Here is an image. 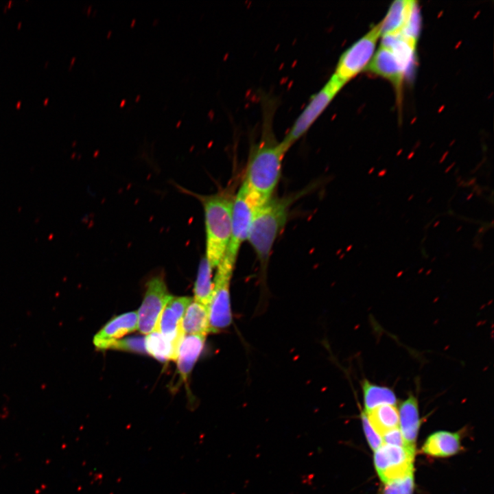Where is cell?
<instances>
[{
	"label": "cell",
	"instance_id": "9c48e42d",
	"mask_svg": "<svg viewBox=\"0 0 494 494\" xmlns=\"http://www.w3.org/2000/svg\"><path fill=\"white\" fill-rule=\"evenodd\" d=\"M255 211L241 185L233 200L231 237L224 255L235 262L242 244L248 240Z\"/></svg>",
	"mask_w": 494,
	"mask_h": 494
},
{
	"label": "cell",
	"instance_id": "5bb4252c",
	"mask_svg": "<svg viewBox=\"0 0 494 494\" xmlns=\"http://www.w3.org/2000/svg\"><path fill=\"white\" fill-rule=\"evenodd\" d=\"M400 431L408 447L415 449V445L421 425L418 401L410 395L399 407Z\"/></svg>",
	"mask_w": 494,
	"mask_h": 494
},
{
	"label": "cell",
	"instance_id": "4fadbf2b",
	"mask_svg": "<svg viewBox=\"0 0 494 494\" xmlns=\"http://www.w3.org/2000/svg\"><path fill=\"white\" fill-rule=\"evenodd\" d=\"M206 336L185 335L178 351L177 369L183 381H186L204 348Z\"/></svg>",
	"mask_w": 494,
	"mask_h": 494
},
{
	"label": "cell",
	"instance_id": "484cf974",
	"mask_svg": "<svg viewBox=\"0 0 494 494\" xmlns=\"http://www.w3.org/2000/svg\"><path fill=\"white\" fill-rule=\"evenodd\" d=\"M386 170H382L381 172H379V173L378 174V175H379V176H381V174H386Z\"/></svg>",
	"mask_w": 494,
	"mask_h": 494
},
{
	"label": "cell",
	"instance_id": "6da1fadb",
	"mask_svg": "<svg viewBox=\"0 0 494 494\" xmlns=\"http://www.w3.org/2000/svg\"><path fill=\"white\" fill-rule=\"evenodd\" d=\"M274 105L272 99H263L261 137L250 147L242 184L248 200L256 210L273 198L281 178L283 159L287 153L273 132Z\"/></svg>",
	"mask_w": 494,
	"mask_h": 494
},
{
	"label": "cell",
	"instance_id": "2e32d148",
	"mask_svg": "<svg viewBox=\"0 0 494 494\" xmlns=\"http://www.w3.org/2000/svg\"><path fill=\"white\" fill-rule=\"evenodd\" d=\"M461 449L460 436L458 433L438 431L430 435L425 441L422 451L434 457H448Z\"/></svg>",
	"mask_w": 494,
	"mask_h": 494
},
{
	"label": "cell",
	"instance_id": "d6986e66",
	"mask_svg": "<svg viewBox=\"0 0 494 494\" xmlns=\"http://www.w3.org/2000/svg\"><path fill=\"white\" fill-rule=\"evenodd\" d=\"M364 411H369L382 405H393L397 403L394 391L386 386H378L364 379L362 382Z\"/></svg>",
	"mask_w": 494,
	"mask_h": 494
},
{
	"label": "cell",
	"instance_id": "8992f818",
	"mask_svg": "<svg viewBox=\"0 0 494 494\" xmlns=\"http://www.w3.org/2000/svg\"><path fill=\"white\" fill-rule=\"evenodd\" d=\"M380 35L381 24L379 23L341 54L332 76L345 85L366 69L373 57Z\"/></svg>",
	"mask_w": 494,
	"mask_h": 494
},
{
	"label": "cell",
	"instance_id": "d4e9b609",
	"mask_svg": "<svg viewBox=\"0 0 494 494\" xmlns=\"http://www.w3.org/2000/svg\"><path fill=\"white\" fill-rule=\"evenodd\" d=\"M383 444L408 447L398 428L392 430L381 436ZM410 448V447H409ZM412 449V448H411Z\"/></svg>",
	"mask_w": 494,
	"mask_h": 494
},
{
	"label": "cell",
	"instance_id": "e0dca14e",
	"mask_svg": "<svg viewBox=\"0 0 494 494\" xmlns=\"http://www.w3.org/2000/svg\"><path fill=\"white\" fill-rule=\"evenodd\" d=\"M181 328L185 335L207 336L210 333L207 307L193 299L184 314Z\"/></svg>",
	"mask_w": 494,
	"mask_h": 494
},
{
	"label": "cell",
	"instance_id": "30bf717a",
	"mask_svg": "<svg viewBox=\"0 0 494 494\" xmlns=\"http://www.w3.org/2000/svg\"><path fill=\"white\" fill-rule=\"evenodd\" d=\"M193 298L172 297L164 307L154 330H157L178 349L185 334L181 328L184 314Z\"/></svg>",
	"mask_w": 494,
	"mask_h": 494
},
{
	"label": "cell",
	"instance_id": "52a82bcc",
	"mask_svg": "<svg viewBox=\"0 0 494 494\" xmlns=\"http://www.w3.org/2000/svg\"><path fill=\"white\" fill-rule=\"evenodd\" d=\"M415 449L383 444L374 451V465L386 484L413 473Z\"/></svg>",
	"mask_w": 494,
	"mask_h": 494
},
{
	"label": "cell",
	"instance_id": "277c9868",
	"mask_svg": "<svg viewBox=\"0 0 494 494\" xmlns=\"http://www.w3.org/2000/svg\"><path fill=\"white\" fill-rule=\"evenodd\" d=\"M235 263L224 256L215 268L213 292L207 307L210 333H218L232 323L230 287Z\"/></svg>",
	"mask_w": 494,
	"mask_h": 494
},
{
	"label": "cell",
	"instance_id": "603a6c76",
	"mask_svg": "<svg viewBox=\"0 0 494 494\" xmlns=\"http://www.w3.org/2000/svg\"><path fill=\"white\" fill-rule=\"evenodd\" d=\"M414 482L413 473L385 484L382 494H412Z\"/></svg>",
	"mask_w": 494,
	"mask_h": 494
},
{
	"label": "cell",
	"instance_id": "7a4b0ae2",
	"mask_svg": "<svg viewBox=\"0 0 494 494\" xmlns=\"http://www.w3.org/2000/svg\"><path fill=\"white\" fill-rule=\"evenodd\" d=\"M201 202L206 230L205 257L215 268L226 250L231 233L232 208L235 196L227 189L210 195L191 193Z\"/></svg>",
	"mask_w": 494,
	"mask_h": 494
},
{
	"label": "cell",
	"instance_id": "ac0fdd59",
	"mask_svg": "<svg viewBox=\"0 0 494 494\" xmlns=\"http://www.w3.org/2000/svg\"><path fill=\"white\" fill-rule=\"evenodd\" d=\"M364 412L372 427L381 436L399 427V410L395 405H382Z\"/></svg>",
	"mask_w": 494,
	"mask_h": 494
},
{
	"label": "cell",
	"instance_id": "ffe728a7",
	"mask_svg": "<svg viewBox=\"0 0 494 494\" xmlns=\"http://www.w3.org/2000/svg\"><path fill=\"white\" fill-rule=\"evenodd\" d=\"M213 268L204 256L198 266V274L194 285V301L208 307L213 288L212 279ZM208 309V308H207Z\"/></svg>",
	"mask_w": 494,
	"mask_h": 494
},
{
	"label": "cell",
	"instance_id": "ba28073f",
	"mask_svg": "<svg viewBox=\"0 0 494 494\" xmlns=\"http://www.w3.org/2000/svg\"><path fill=\"white\" fill-rule=\"evenodd\" d=\"M172 297L163 275L149 279L137 312L138 329L141 333L148 335L154 330L164 307Z\"/></svg>",
	"mask_w": 494,
	"mask_h": 494
},
{
	"label": "cell",
	"instance_id": "7c38bea8",
	"mask_svg": "<svg viewBox=\"0 0 494 494\" xmlns=\"http://www.w3.org/2000/svg\"><path fill=\"white\" fill-rule=\"evenodd\" d=\"M137 329V312L124 313L108 322L94 336L93 344L97 349H107L114 340L134 331Z\"/></svg>",
	"mask_w": 494,
	"mask_h": 494
},
{
	"label": "cell",
	"instance_id": "cb8c5ba5",
	"mask_svg": "<svg viewBox=\"0 0 494 494\" xmlns=\"http://www.w3.org/2000/svg\"><path fill=\"white\" fill-rule=\"evenodd\" d=\"M363 430L370 448L375 451L383 445L381 436L374 430L369 423L366 413H361Z\"/></svg>",
	"mask_w": 494,
	"mask_h": 494
},
{
	"label": "cell",
	"instance_id": "8fae6325",
	"mask_svg": "<svg viewBox=\"0 0 494 494\" xmlns=\"http://www.w3.org/2000/svg\"><path fill=\"white\" fill-rule=\"evenodd\" d=\"M408 67L391 49L381 45L366 69L390 81L399 88Z\"/></svg>",
	"mask_w": 494,
	"mask_h": 494
},
{
	"label": "cell",
	"instance_id": "44dd1931",
	"mask_svg": "<svg viewBox=\"0 0 494 494\" xmlns=\"http://www.w3.org/2000/svg\"><path fill=\"white\" fill-rule=\"evenodd\" d=\"M146 351L161 362L176 360L178 349L157 330H154L145 337Z\"/></svg>",
	"mask_w": 494,
	"mask_h": 494
},
{
	"label": "cell",
	"instance_id": "3957f363",
	"mask_svg": "<svg viewBox=\"0 0 494 494\" xmlns=\"http://www.w3.org/2000/svg\"><path fill=\"white\" fill-rule=\"evenodd\" d=\"M303 193L273 197L255 211L248 241L263 272L267 269L273 245L286 224L291 204Z\"/></svg>",
	"mask_w": 494,
	"mask_h": 494
},
{
	"label": "cell",
	"instance_id": "5b68a950",
	"mask_svg": "<svg viewBox=\"0 0 494 494\" xmlns=\"http://www.w3.org/2000/svg\"><path fill=\"white\" fill-rule=\"evenodd\" d=\"M344 85L331 76L309 98L307 104L281 141L286 152L311 127Z\"/></svg>",
	"mask_w": 494,
	"mask_h": 494
},
{
	"label": "cell",
	"instance_id": "7402d4cb",
	"mask_svg": "<svg viewBox=\"0 0 494 494\" xmlns=\"http://www.w3.org/2000/svg\"><path fill=\"white\" fill-rule=\"evenodd\" d=\"M107 349L144 353L146 352L145 338L142 336H133L117 339L111 342Z\"/></svg>",
	"mask_w": 494,
	"mask_h": 494
},
{
	"label": "cell",
	"instance_id": "9a60e30c",
	"mask_svg": "<svg viewBox=\"0 0 494 494\" xmlns=\"http://www.w3.org/2000/svg\"><path fill=\"white\" fill-rule=\"evenodd\" d=\"M416 2L412 0L394 1L380 22L381 35L386 36L401 32L408 23Z\"/></svg>",
	"mask_w": 494,
	"mask_h": 494
}]
</instances>
